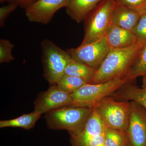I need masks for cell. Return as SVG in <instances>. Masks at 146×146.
<instances>
[{"mask_svg": "<svg viewBox=\"0 0 146 146\" xmlns=\"http://www.w3.org/2000/svg\"><path fill=\"white\" fill-rule=\"evenodd\" d=\"M115 5L114 0H103L87 16L84 20V35L81 46L105 36L112 24V15Z\"/></svg>", "mask_w": 146, "mask_h": 146, "instance_id": "cell-5", "label": "cell"}, {"mask_svg": "<svg viewBox=\"0 0 146 146\" xmlns=\"http://www.w3.org/2000/svg\"><path fill=\"white\" fill-rule=\"evenodd\" d=\"M105 128L96 110L93 108L81 132L70 135L71 146H87L94 137L104 133Z\"/></svg>", "mask_w": 146, "mask_h": 146, "instance_id": "cell-11", "label": "cell"}, {"mask_svg": "<svg viewBox=\"0 0 146 146\" xmlns=\"http://www.w3.org/2000/svg\"><path fill=\"white\" fill-rule=\"evenodd\" d=\"M103 0H70L65 7L66 13L74 21L80 23Z\"/></svg>", "mask_w": 146, "mask_h": 146, "instance_id": "cell-15", "label": "cell"}, {"mask_svg": "<svg viewBox=\"0 0 146 146\" xmlns=\"http://www.w3.org/2000/svg\"><path fill=\"white\" fill-rule=\"evenodd\" d=\"M41 116L39 113L33 111L12 119L1 120L0 127H18L29 130L34 127Z\"/></svg>", "mask_w": 146, "mask_h": 146, "instance_id": "cell-16", "label": "cell"}, {"mask_svg": "<svg viewBox=\"0 0 146 146\" xmlns=\"http://www.w3.org/2000/svg\"><path fill=\"white\" fill-rule=\"evenodd\" d=\"M86 84L88 83L82 79L64 74L56 84L61 90L71 95Z\"/></svg>", "mask_w": 146, "mask_h": 146, "instance_id": "cell-20", "label": "cell"}, {"mask_svg": "<svg viewBox=\"0 0 146 146\" xmlns=\"http://www.w3.org/2000/svg\"><path fill=\"white\" fill-rule=\"evenodd\" d=\"M93 108L67 106L45 114L47 127L52 130H66L70 135L81 132Z\"/></svg>", "mask_w": 146, "mask_h": 146, "instance_id": "cell-2", "label": "cell"}, {"mask_svg": "<svg viewBox=\"0 0 146 146\" xmlns=\"http://www.w3.org/2000/svg\"><path fill=\"white\" fill-rule=\"evenodd\" d=\"M105 36L111 48H119L131 46L139 42L131 31L112 24Z\"/></svg>", "mask_w": 146, "mask_h": 146, "instance_id": "cell-13", "label": "cell"}, {"mask_svg": "<svg viewBox=\"0 0 146 146\" xmlns=\"http://www.w3.org/2000/svg\"><path fill=\"white\" fill-rule=\"evenodd\" d=\"M127 133L132 146H146V110L140 104L131 101Z\"/></svg>", "mask_w": 146, "mask_h": 146, "instance_id": "cell-10", "label": "cell"}, {"mask_svg": "<svg viewBox=\"0 0 146 146\" xmlns=\"http://www.w3.org/2000/svg\"><path fill=\"white\" fill-rule=\"evenodd\" d=\"M127 146H132V145H131V143H129V145H128Z\"/></svg>", "mask_w": 146, "mask_h": 146, "instance_id": "cell-29", "label": "cell"}, {"mask_svg": "<svg viewBox=\"0 0 146 146\" xmlns=\"http://www.w3.org/2000/svg\"><path fill=\"white\" fill-rule=\"evenodd\" d=\"M143 85L142 88L146 89V74L143 76Z\"/></svg>", "mask_w": 146, "mask_h": 146, "instance_id": "cell-27", "label": "cell"}, {"mask_svg": "<svg viewBox=\"0 0 146 146\" xmlns=\"http://www.w3.org/2000/svg\"><path fill=\"white\" fill-rule=\"evenodd\" d=\"M73 103L70 94L61 90L56 84H50L48 90L38 94L34 102L33 111L42 115L53 110L70 106Z\"/></svg>", "mask_w": 146, "mask_h": 146, "instance_id": "cell-8", "label": "cell"}, {"mask_svg": "<svg viewBox=\"0 0 146 146\" xmlns=\"http://www.w3.org/2000/svg\"><path fill=\"white\" fill-rule=\"evenodd\" d=\"M131 81L125 76L102 83L86 84L71 94L73 103L70 106L94 108L104 98L109 96Z\"/></svg>", "mask_w": 146, "mask_h": 146, "instance_id": "cell-3", "label": "cell"}, {"mask_svg": "<svg viewBox=\"0 0 146 146\" xmlns=\"http://www.w3.org/2000/svg\"><path fill=\"white\" fill-rule=\"evenodd\" d=\"M146 74V42L141 47L133 61L127 76L132 81L138 77Z\"/></svg>", "mask_w": 146, "mask_h": 146, "instance_id": "cell-18", "label": "cell"}, {"mask_svg": "<svg viewBox=\"0 0 146 146\" xmlns=\"http://www.w3.org/2000/svg\"><path fill=\"white\" fill-rule=\"evenodd\" d=\"M18 5L15 3H10L7 5L2 7L0 8V26L2 27L4 25L7 18L13 11L18 7Z\"/></svg>", "mask_w": 146, "mask_h": 146, "instance_id": "cell-24", "label": "cell"}, {"mask_svg": "<svg viewBox=\"0 0 146 146\" xmlns=\"http://www.w3.org/2000/svg\"><path fill=\"white\" fill-rule=\"evenodd\" d=\"M36 1L37 0H0V2L1 3L8 2L16 3L21 8L26 9Z\"/></svg>", "mask_w": 146, "mask_h": 146, "instance_id": "cell-25", "label": "cell"}, {"mask_svg": "<svg viewBox=\"0 0 146 146\" xmlns=\"http://www.w3.org/2000/svg\"><path fill=\"white\" fill-rule=\"evenodd\" d=\"M104 132L94 137L87 146H105Z\"/></svg>", "mask_w": 146, "mask_h": 146, "instance_id": "cell-26", "label": "cell"}, {"mask_svg": "<svg viewBox=\"0 0 146 146\" xmlns=\"http://www.w3.org/2000/svg\"><path fill=\"white\" fill-rule=\"evenodd\" d=\"M145 42H138L125 48H111L89 84L102 83L126 76Z\"/></svg>", "mask_w": 146, "mask_h": 146, "instance_id": "cell-1", "label": "cell"}, {"mask_svg": "<svg viewBox=\"0 0 146 146\" xmlns=\"http://www.w3.org/2000/svg\"><path fill=\"white\" fill-rule=\"evenodd\" d=\"M131 82L126 83L110 96L119 101L135 102L146 110V89L139 88Z\"/></svg>", "mask_w": 146, "mask_h": 146, "instance_id": "cell-12", "label": "cell"}, {"mask_svg": "<svg viewBox=\"0 0 146 146\" xmlns=\"http://www.w3.org/2000/svg\"><path fill=\"white\" fill-rule=\"evenodd\" d=\"M96 70L89 65L72 59L65 68V74L82 79L89 84Z\"/></svg>", "mask_w": 146, "mask_h": 146, "instance_id": "cell-17", "label": "cell"}, {"mask_svg": "<svg viewBox=\"0 0 146 146\" xmlns=\"http://www.w3.org/2000/svg\"><path fill=\"white\" fill-rule=\"evenodd\" d=\"M14 46L7 39L0 40V63H9L15 59L11 53Z\"/></svg>", "mask_w": 146, "mask_h": 146, "instance_id": "cell-21", "label": "cell"}, {"mask_svg": "<svg viewBox=\"0 0 146 146\" xmlns=\"http://www.w3.org/2000/svg\"><path fill=\"white\" fill-rule=\"evenodd\" d=\"M141 14L137 11L115 5L112 13V24L131 31L138 23Z\"/></svg>", "mask_w": 146, "mask_h": 146, "instance_id": "cell-14", "label": "cell"}, {"mask_svg": "<svg viewBox=\"0 0 146 146\" xmlns=\"http://www.w3.org/2000/svg\"><path fill=\"white\" fill-rule=\"evenodd\" d=\"M70 0H37L27 7L25 15L32 23L47 25L55 13L63 7H66Z\"/></svg>", "mask_w": 146, "mask_h": 146, "instance_id": "cell-9", "label": "cell"}, {"mask_svg": "<svg viewBox=\"0 0 146 146\" xmlns=\"http://www.w3.org/2000/svg\"><path fill=\"white\" fill-rule=\"evenodd\" d=\"M41 47L43 77L50 84H56L73 59L66 50L49 39L43 40Z\"/></svg>", "mask_w": 146, "mask_h": 146, "instance_id": "cell-4", "label": "cell"}, {"mask_svg": "<svg viewBox=\"0 0 146 146\" xmlns=\"http://www.w3.org/2000/svg\"><path fill=\"white\" fill-rule=\"evenodd\" d=\"M111 49L107 38L104 36L96 42L66 50L73 60L97 69Z\"/></svg>", "mask_w": 146, "mask_h": 146, "instance_id": "cell-7", "label": "cell"}, {"mask_svg": "<svg viewBox=\"0 0 146 146\" xmlns=\"http://www.w3.org/2000/svg\"><path fill=\"white\" fill-rule=\"evenodd\" d=\"M140 12L141 13H143L146 14V5L144 7L143 9L140 11Z\"/></svg>", "mask_w": 146, "mask_h": 146, "instance_id": "cell-28", "label": "cell"}, {"mask_svg": "<svg viewBox=\"0 0 146 146\" xmlns=\"http://www.w3.org/2000/svg\"><path fill=\"white\" fill-rule=\"evenodd\" d=\"M104 133L105 146H127L130 143L126 131L106 127Z\"/></svg>", "mask_w": 146, "mask_h": 146, "instance_id": "cell-19", "label": "cell"}, {"mask_svg": "<svg viewBox=\"0 0 146 146\" xmlns=\"http://www.w3.org/2000/svg\"><path fill=\"white\" fill-rule=\"evenodd\" d=\"M131 32L139 42H146V14L141 13L138 23Z\"/></svg>", "mask_w": 146, "mask_h": 146, "instance_id": "cell-22", "label": "cell"}, {"mask_svg": "<svg viewBox=\"0 0 146 146\" xmlns=\"http://www.w3.org/2000/svg\"><path fill=\"white\" fill-rule=\"evenodd\" d=\"M131 104L129 101L104 98L94 108L106 127L127 132Z\"/></svg>", "mask_w": 146, "mask_h": 146, "instance_id": "cell-6", "label": "cell"}, {"mask_svg": "<svg viewBox=\"0 0 146 146\" xmlns=\"http://www.w3.org/2000/svg\"><path fill=\"white\" fill-rule=\"evenodd\" d=\"M116 5L123 6L140 12L146 5V0H114Z\"/></svg>", "mask_w": 146, "mask_h": 146, "instance_id": "cell-23", "label": "cell"}]
</instances>
